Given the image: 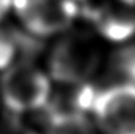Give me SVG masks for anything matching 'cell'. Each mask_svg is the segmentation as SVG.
Wrapping results in <instances>:
<instances>
[{
	"instance_id": "cell-1",
	"label": "cell",
	"mask_w": 135,
	"mask_h": 134,
	"mask_svg": "<svg viewBox=\"0 0 135 134\" xmlns=\"http://www.w3.org/2000/svg\"><path fill=\"white\" fill-rule=\"evenodd\" d=\"M101 59L98 42L85 32L70 33L55 45L49 71L62 84H81L96 71Z\"/></svg>"
},
{
	"instance_id": "cell-2",
	"label": "cell",
	"mask_w": 135,
	"mask_h": 134,
	"mask_svg": "<svg viewBox=\"0 0 135 134\" xmlns=\"http://www.w3.org/2000/svg\"><path fill=\"white\" fill-rule=\"evenodd\" d=\"M2 98L12 114L37 111L50 95L49 79L30 63H17L3 74L0 81Z\"/></svg>"
},
{
	"instance_id": "cell-3",
	"label": "cell",
	"mask_w": 135,
	"mask_h": 134,
	"mask_svg": "<svg viewBox=\"0 0 135 134\" xmlns=\"http://www.w3.org/2000/svg\"><path fill=\"white\" fill-rule=\"evenodd\" d=\"M92 111L107 134H135V84H118L98 91Z\"/></svg>"
},
{
	"instance_id": "cell-4",
	"label": "cell",
	"mask_w": 135,
	"mask_h": 134,
	"mask_svg": "<svg viewBox=\"0 0 135 134\" xmlns=\"http://www.w3.org/2000/svg\"><path fill=\"white\" fill-rule=\"evenodd\" d=\"M12 4L26 29L40 36L65 30L76 16L72 0H12Z\"/></svg>"
},
{
	"instance_id": "cell-5",
	"label": "cell",
	"mask_w": 135,
	"mask_h": 134,
	"mask_svg": "<svg viewBox=\"0 0 135 134\" xmlns=\"http://www.w3.org/2000/svg\"><path fill=\"white\" fill-rule=\"evenodd\" d=\"M95 25L107 39L122 42L135 33V13L124 6H107L96 12Z\"/></svg>"
},
{
	"instance_id": "cell-6",
	"label": "cell",
	"mask_w": 135,
	"mask_h": 134,
	"mask_svg": "<svg viewBox=\"0 0 135 134\" xmlns=\"http://www.w3.org/2000/svg\"><path fill=\"white\" fill-rule=\"evenodd\" d=\"M46 134H95L94 126L82 113H68L43 120Z\"/></svg>"
},
{
	"instance_id": "cell-7",
	"label": "cell",
	"mask_w": 135,
	"mask_h": 134,
	"mask_svg": "<svg viewBox=\"0 0 135 134\" xmlns=\"http://www.w3.org/2000/svg\"><path fill=\"white\" fill-rule=\"evenodd\" d=\"M114 66L118 72L135 84V45L124 48L115 55Z\"/></svg>"
},
{
	"instance_id": "cell-8",
	"label": "cell",
	"mask_w": 135,
	"mask_h": 134,
	"mask_svg": "<svg viewBox=\"0 0 135 134\" xmlns=\"http://www.w3.org/2000/svg\"><path fill=\"white\" fill-rule=\"evenodd\" d=\"M16 52V42L10 35L0 30V69L10 65Z\"/></svg>"
},
{
	"instance_id": "cell-9",
	"label": "cell",
	"mask_w": 135,
	"mask_h": 134,
	"mask_svg": "<svg viewBox=\"0 0 135 134\" xmlns=\"http://www.w3.org/2000/svg\"><path fill=\"white\" fill-rule=\"evenodd\" d=\"M0 134H36L33 130L27 128V127L19 124L17 121L12 120L0 130Z\"/></svg>"
},
{
	"instance_id": "cell-10",
	"label": "cell",
	"mask_w": 135,
	"mask_h": 134,
	"mask_svg": "<svg viewBox=\"0 0 135 134\" xmlns=\"http://www.w3.org/2000/svg\"><path fill=\"white\" fill-rule=\"evenodd\" d=\"M10 4H12V0H0V19H3V16L7 13Z\"/></svg>"
}]
</instances>
